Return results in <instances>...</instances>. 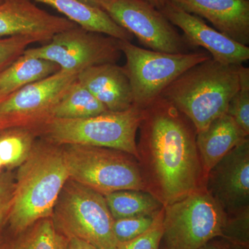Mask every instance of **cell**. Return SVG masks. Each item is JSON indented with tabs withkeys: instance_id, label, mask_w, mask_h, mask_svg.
Instances as JSON below:
<instances>
[{
	"instance_id": "30bf717a",
	"label": "cell",
	"mask_w": 249,
	"mask_h": 249,
	"mask_svg": "<svg viewBox=\"0 0 249 249\" xmlns=\"http://www.w3.org/2000/svg\"><path fill=\"white\" fill-rule=\"evenodd\" d=\"M77 76L78 73L60 70L4 96L0 100V132L25 128L36 132L52 119L54 106Z\"/></svg>"
},
{
	"instance_id": "e575fe53",
	"label": "cell",
	"mask_w": 249,
	"mask_h": 249,
	"mask_svg": "<svg viewBox=\"0 0 249 249\" xmlns=\"http://www.w3.org/2000/svg\"><path fill=\"white\" fill-rule=\"evenodd\" d=\"M3 228L4 227H0V245H1V231H2Z\"/></svg>"
},
{
	"instance_id": "d6a6232c",
	"label": "cell",
	"mask_w": 249,
	"mask_h": 249,
	"mask_svg": "<svg viewBox=\"0 0 249 249\" xmlns=\"http://www.w3.org/2000/svg\"><path fill=\"white\" fill-rule=\"evenodd\" d=\"M81 2L93 6V7L99 8L101 9V4L103 0H79Z\"/></svg>"
},
{
	"instance_id": "f546056e",
	"label": "cell",
	"mask_w": 249,
	"mask_h": 249,
	"mask_svg": "<svg viewBox=\"0 0 249 249\" xmlns=\"http://www.w3.org/2000/svg\"><path fill=\"white\" fill-rule=\"evenodd\" d=\"M66 249H98L85 241L76 237L67 238Z\"/></svg>"
},
{
	"instance_id": "6da1fadb",
	"label": "cell",
	"mask_w": 249,
	"mask_h": 249,
	"mask_svg": "<svg viewBox=\"0 0 249 249\" xmlns=\"http://www.w3.org/2000/svg\"><path fill=\"white\" fill-rule=\"evenodd\" d=\"M137 142L147 192L168 206L205 186L192 121L164 98L143 108Z\"/></svg>"
},
{
	"instance_id": "d6986e66",
	"label": "cell",
	"mask_w": 249,
	"mask_h": 249,
	"mask_svg": "<svg viewBox=\"0 0 249 249\" xmlns=\"http://www.w3.org/2000/svg\"><path fill=\"white\" fill-rule=\"evenodd\" d=\"M60 70L53 62L23 53L0 73V93L4 97Z\"/></svg>"
},
{
	"instance_id": "836d02e7",
	"label": "cell",
	"mask_w": 249,
	"mask_h": 249,
	"mask_svg": "<svg viewBox=\"0 0 249 249\" xmlns=\"http://www.w3.org/2000/svg\"><path fill=\"white\" fill-rule=\"evenodd\" d=\"M223 249H249L247 247H241V246L233 245L231 244L227 243L224 245V243H222Z\"/></svg>"
},
{
	"instance_id": "4fadbf2b",
	"label": "cell",
	"mask_w": 249,
	"mask_h": 249,
	"mask_svg": "<svg viewBox=\"0 0 249 249\" xmlns=\"http://www.w3.org/2000/svg\"><path fill=\"white\" fill-rule=\"evenodd\" d=\"M172 24L183 31L192 48L202 47L216 61L225 65H242L249 60V46L241 45L211 27L202 18L183 11L168 0L160 10Z\"/></svg>"
},
{
	"instance_id": "8d00e7d4",
	"label": "cell",
	"mask_w": 249,
	"mask_h": 249,
	"mask_svg": "<svg viewBox=\"0 0 249 249\" xmlns=\"http://www.w3.org/2000/svg\"><path fill=\"white\" fill-rule=\"evenodd\" d=\"M3 1H4V0H0V4H2Z\"/></svg>"
},
{
	"instance_id": "1f68e13d",
	"label": "cell",
	"mask_w": 249,
	"mask_h": 249,
	"mask_svg": "<svg viewBox=\"0 0 249 249\" xmlns=\"http://www.w3.org/2000/svg\"><path fill=\"white\" fill-rule=\"evenodd\" d=\"M145 1L151 4L156 9L160 10L163 7L168 0H145Z\"/></svg>"
},
{
	"instance_id": "ba28073f",
	"label": "cell",
	"mask_w": 249,
	"mask_h": 249,
	"mask_svg": "<svg viewBox=\"0 0 249 249\" xmlns=\"http://www.w3.org/2000/svg\"><path fill=\"white\" fill-rule=\"evenodd\" d=\"M119 45L125 56L124 68L132 87L134 106L142 109L180 75L211 58L207 52L165 53L141 48L126 40H119Z\"/></svg>"
},
{
	"instance_id": "d4e9b609",
	"label": "cell",
	"mask_w": 249,
	"mask_h": 249,
	"mask_svg": "<svg viewBox=\"0 0 249 249\" xmlns=\"http://www.w3.org/2000/svg\"><path fill=\"white\" fill-rule=\"evenodd\" d=\"M221 238L227 243L249 248V207L234 213L227 214Z\"/></svg>"
},
{
	"instance_id": "3957f363",
	"label": "cell",
	"mask_w": 249,
	"mask_h": 249,
	"mask_svg": "<svg viewBox=\"0 0 249 249\" xmlns=\"http://www.w3.org/2000/svg\"><path fill=\"white\" fill-rule=\"evenodd\" d=\"M240 66L208 59L180 75L160 96L186 115L199 133L227 113L231 99L240 88Z\"/></svg>"
},
{
	"instance_id": "5b68a950",
	"label": "cell",
	"mask_w": 249,
	"mask_h": 249,
	"mask_svg": "<svg viewBox=\"0 0 249 249\" xmlns=\"http://www.w3.org/2000/svg\"><path fill=\"white\" fill-rule=\"evenodd\" d=\"M67 238L76 237L98 249H117L113 232L114 218L103 195L69 178L52 215Z\"/></svg>"
},
{
	"instance_id": "7c38bea8",
	"label": "cell",
	"mask_w": 249,
	"mask_h": 249,
	"mask_svg": "<svg viewBox=\"0 0 249 249\" xmlns=\"http://www.w3.org/2000/svg\"><path fill=\"white\" fill-rule=\"evenodd\" d=\"M205 187L227 214L249 207V138L210 170Z\"/></svg>"
},
{
	"instance_id": "e0dca14e",
	"label": "cell",
	"mask_w": 249,
	"mask_h": 249,
	"mask_svg": "<svg viewBox=\"0 0 249 249\" xmlns=\"http://www.w3.org/2000/svg\"><path fill=\"white\" fill-rule=\"evenodd\" d=\"M249 136L227 113L196 134V142L205 177L223 157Z\"/></svg>"
},
{
	"instance_id": "4dcf8cb0",
	"label": "cell",
	"mask_w": 249,
	"mask_h": 249,
	"mask_svg": "<svg viewBox=\"0 0 249 249\" xmlns=\"http://www.w3.org/2000/svg\"><path fill=\"white\" fill-rule=\"evenodd\" d=\"M199 249H223L222 243L218 242H214L213 240L211 241L206 245L203 246Z\"/></svg>"
},
{
	"instance_id": "7a4b0ae2",
	"label": "cell",
	"mask_w": 249,
	"mask_h": 249,
	"mask_svg": "<svg viewBox=\"0 0 249 249\" xmlns=\"http://www.w3.org/2000/svg\"><path fill=\"white\" fill-rule=\"evenodd\" d=\"M70 178L62 145L37 137L15 175V191L4 226L12 235L52 217L59 195Z\"/></svg>"
},
{
	"instance_id": "d590c367",
	"label": "cell",
	"mask_w": 249,
	"mask_h": 249,
	"mask_svg": "<svg viewBox=\"0 0 249 249\" xmlns=\"http://www.w3.org/2000/svg\"><path fill=\"white\" fill-rule=\"evenodd\" d=\"M3 98H4V96H3L1 94V93H0V100L2 99Z\"/></svg>"
},
{
	"instance_id": "44dd1931",
	"label": "cell",
	"mask_w": 249,
	"mask_h": 249,
	"mask_svg": "<svg viewBox=\"0 0 249 249\" xmlns=\"http://www.w3.org/2000/svg\"><path fill=\"white\" fill-rule=\"evenodd\" d=\"M108 111L84 85L75 80L54 106L52 119H80Z\"/></svg>"
},
{
	"instance_id": "603a6c76",
	"label": "cell",
	"mask_w": 249,
	"mask_h": 249,
	"mask_svg": "<svg viewBox=\"0 0 249 249\" xmlns=\"http://www.w3.org/2000/svg\"><path fill=\"white\" fill-rule=\"evenodd\" d=\"M37 138L34 131L11 128L0 132V174L18 168L27 160Z\"/></svg>"
},
{
	"instance_id": "cb8c5ba5",
	"label": "cell",
	"mask_w": 249,
	"mask_h": 249,
	"mask_svg": "<svg viewBox=\"0 0 249 249\" xmlns=\"http://www.w3.org/2000/svg\"><path fill=\"white\" fill-rule=\"evenodd\" d=\"M240 88L228 106L227 114L247 136L249 135V69L239 67Z\"/></svg>"
},
{
	"instance_id": "5bb4252c",
	"label": "cell",
	"mask_w": 249,
	"mask_h": 249,
	"mask_svg": "<svg viewBox=\"0 0 249 249\" xmlns=\"http://www.w3.org/2000/svg\"><path fill=\"white\" fill-rule=\"evenodd\" d=\"M76 26L66 18L41 9L31 0H4L0 4V38L29 36L47 43L55 34Z\"/></svg>"
},
{
	"instance_id": "83f0119b",
	"label": "cell",
	"mask_w": 249,
	"mask_h": 249,
	"mask_svg": "<svg viewBox=\"0 0 249 249\" xmlns=\"http://www.w3.org/2000/svg\"><path fill=\"white\" fill-rule=\"evenodd\" d=\"M164 207L156 217L155 222L147 231L134 240L119 244L117 249H160L163 237Z\"/></svg>"
},
{
	"instance_id": "8fae6325",
	"label": "cell",
	"mask_w": 249,
	"mask_h": 249,
	"mask_svg": "<svg viewBox=\"0 0 249 249\" xmlns=\"http://www.w3.org/2000/svg\"><path fill=\"white\" fill-rule=\"evenodd\" d=\"M101 8L150 50L186 53L193 49L160 10L145 0H103Z\"/></svg>"
},
{
	"instance_id": "4316f807",
	"label": "cell",
	"mask_w": 249,
	"mask_h": 249,
	"mask_svg": "<svg viewBox=\"0 0 249 249\" xmlns=\"http://www.w3.org/2000/svg\"><path fill=\"white\" fill-rule=\"evenodd\" d=\"M39 42L33 36H16L0 38V73L20 56L31 44Z\"/></svg>"
},
{
	"instance_id": "277c9868",
	"label": "cell",
	"mask_w": 249,
	"mask_h": 249,
	"mask_svg": "<svg viewBox=\"0 0 249 249\" xmlns=\"http://www.w3.org/2000/svg\"><path fill=\"white\" fill-rule=\"evenodd\" d=\"M142 116L143 109L133 106L127 110L106 111L85 119H50L36 133L57 145L107 147L128 153L138 160L136 137Z\"/></svg>"
},
{
	"instance_id": "ffe728a7",
	"label": "cell",
	"mask_w": 249,
	"mask_h": 249,
	"mask_svg": "<svg viewBox=\"0 0 249 249\" xmlns=\"http://www.w3.org/2000/svg\"><path fill=\"white\" fill-rule=\"evenodd\" d=\"M67 238L55 227L52 217L37 221L26 230L3 239L0 249H66Z\"/></svg>"
},
{
	"instance_id": "2e32d148",
	"label": "cell",
	"mask_w": 249,
	"mask_h": 249,
	"mask_svg": "<svg viewBox=\"0 0 249 249\" xmlns=\"http://www.w3.org/2000/svg\"><path fill=\"white\" fill-rule=\"evenodd\" d=\"M77 80L108 111L127 110L134 106L132 87L124 67L116 63L95 65L80 71Z\"/></svg>"
},
{
	"instance_id": "9a60e30c",
	"label": "cell",
	"mask_w": 249,
	"mask_h": 249,
	"mask_svg": "<svg viewBox=\"0 0 249 249\" xmlns=\"http://www.w3.org/2000/svg\"><path fill=\"white\" fill-rule=\"evenodd\" d=\"M183 11L207 19L216 30L249 45V0H170Z\"/></svg>"
},
{
	"instance_id": "9c48e42d",
	"label": "cell",
	"mask_w": 249,
	"mask_h": 249,
	"mask_svg": "<svg viewBox=\"0 0 249 249\" xmlns=\"http://www.w3.org/2000/svg\"><path fill=\"white\" fill-rule=\"evenodd\" d=\"M119 40L76 26L55 34L45 45L27 48L26 55L47 59L60 70L79 73L88 67L116 63L121 58Z\"/></svg>"
},
{
	"instance_id": "8992f818",
	"label": "cell",
	"mask_w": 249,
	"mask_h": 249,
	"mask_svg": "<svg viewBox=\"0 0 249 249\" xmlns=\"http://www.w3.org/2000/svg\"><path fill=\"white\" fill-rule=\"evenodd\" d=\"M70 178L105 195L134 190L146 191L134 156L107 147L63 145Z\"/></svg>"
},
{
	"instance_id": "484cf974",
	"label": "cell",
	"mask_w": 249,
	"mask_h": 249,
	"mask_svg": "<svg viewBox=\"0 0 249 249\" xmlns=\"http://www.w3.org/2000/svg\"><path fill=\"white\" fill-rule=\"evenodd\" d=\"M157 214L114 219L113 232L118 243L129 242L147 231L153 225Z\"/></svg>"
},
{
	"instance_id": "ac0fdd59",
	"label": "cell",
	"mask_w": 249,
	"mask_h": 249,
	"mask_svg": "<svg viewBox=\"0 0 249 249\" xmlns=\"http://www.w3.org/2000/svg\"><path fill=\"white\" fill-rule=\"evenodd\" d=\"M52 6L69 20L93 32L105 34L120 40L131 42L134 36L116 24L109 15L99 8L93 7L79 0H31Z\"/></svg>"
},
{
	"instance_id": "f1b7e54d",
	"label": "cell",
	"mask_w": 249,
	"mask_h": 249,
	"mask_svg": "<svg viewBox=\"0 0 249 249\" xmlns=\"http://www.w3.org/2000/svg\"><path fill=\"white\" fill-rule=\"evenodd\" d=\"M15 175L11 171L0 174V227H4L11 209L15 191Z\"/></svg>"
},
{
	"instance_id": "52a82bcc",
	"label": "cell",
	"mask_w": 249,
	"mask_h": 249,
	"mask_svg": "<svg viewBox=\"0 0 249 249\" xmlns=\"http://www.w3.org/2000/svg\"><path fill=\"white\" fill-rule=\"evenodd\" d=\"M227 213L202 186L164 206V249H199L222 236Z\"/></svg>"
},
{
	"instance_id": "7402d4cb",
	"label": "cell",
	"mask_w": 249,
	"mask_h": 249,
	"mask_svg": "<svg viewBox=\"0 0 249 249\" xmlns=\"http://www.w3.org/2000/svg\"><path fill=\"white\" fill-rule=\"evenodd\" d=\"M104 196L114 219L156 215L164 207L148 192L124 190L113 192Z\"/></svg>"
}]
</instances>
